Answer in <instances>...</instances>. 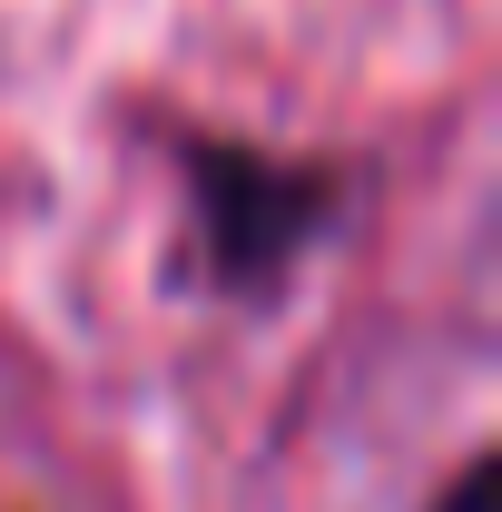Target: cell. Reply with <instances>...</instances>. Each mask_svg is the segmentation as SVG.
Masks as SVG:
<instances>
[{
  "instance_id": "cell-1",
  "label": "cell",
  "mask_w": 502,
  "mask_h": 512,
  "mask_svg": "<svg viewBox=\"0 0 502 512\" xmlns=\"http://www.w3.org/2000/svg\"><path fill=\"white\" fill-rule=\"evenodd\" d=\"M434 512H502V463H463Z\"/></svg>"
}]
</instances>
